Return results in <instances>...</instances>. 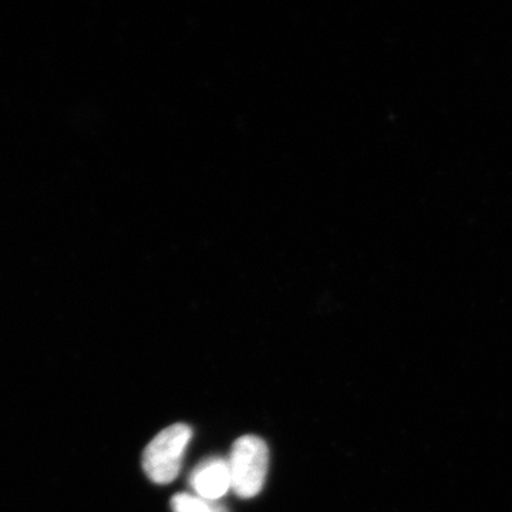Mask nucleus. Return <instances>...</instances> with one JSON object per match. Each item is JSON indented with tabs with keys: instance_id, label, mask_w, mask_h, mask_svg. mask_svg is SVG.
<instances>
[{
	"instance_id": "obj_1",
	"label": "nucleus",
	"mask_w": 512,
	"mask_h": 512,
	"mask_svg": "<svg viewBox=\"0 0 512 512\" xmlns=\"http://www.w3.org/2000/svg\"><path fill=\"white\" fill-rule=\"evenodd\" d=\"M231 490L244 500L254 498L264 488L269 466L268 446L261 437H239L228 458Z\"/></svg>"
},
{
	"instance_id": "obj_2",
	"label": "nucleus",
	"mask_w": 512,
	"mask_h": 512,
	"mask_svg": "<svg viewBox=\"0 0 512 512\" xmlns=\"http://www.w3.org/2000/svg\"><path fill=\"white\" fill-rule=\"evenodd\" d=\"M191 437V427L177 423L158 433L148 444L143 454V468L153 483L170 484L178 477Z\"/></svg>"
},
{
	"instance_id": "obj_4",
	"label": "nucleus",
	"mask_w": 512,
	"mask_h": 512,
	"mask_svg": "<svg viewBox=\"0 0 512 512\" xmlns=\"http://www.w3.org/2000/svg\"><path fill=\"white\" fill-rule=\"evenodd\" d=\"M171 508L173 512H228L218 501L205 500L187 493L175 494L171 498Z\"/></svg>"
},
{
	"instance_id": "obj_3",
	"label": "nucleus",
	"mask_w": 512,
	"mask_h": 512,
	"mask_svg": "<svg viewBox=\"0 0 512 512\" xmlns=\"http://www.w3.org/2000/svg\"><path fill=\"white\" fill-rule=\"evenodd\" d=\"M190 487L198 497L218 501L231 490L228 460L210 457L201 461L190 474Z\"/></svg>"
}]
</instances>
